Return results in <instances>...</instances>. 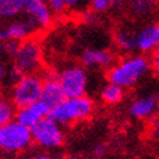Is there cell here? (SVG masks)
<instances>
[{"label": "cell", "instance_id": "6da1fadb", "mask_svg": "<svg viewBox=\"0 0 159 159\" xmlns=\"http://www.w3.org/2000/svg\"><path fill=\"white\" fill-rule=\"evenodd\" d=\"M150 69H152V62L145 56L133 54L114 63V66L109 69L106 76L109 83L125 89L137 84L149 73Z\"/></svg>", "mask_w": 159, "mask_h": 159}, {"label": "cell", "instance_id": "7a4b0ae2", "mask_svg": "<svg viewBox=\"0 0 159 159\" xmlns=\"http://www.w3.org/2000/svg\"><path fill=\"white\" fill-rule=\"evenodd\" d=\"M93 111V101L89 97L83 96L76 98H66L60 106L52 109L48 116L60 125H69L91 118Z\"/></svg>", "mask_w": 159, "mask_h": 159}, {"label": "cell", "instance_id": "3957f363", "mask_svg": "<svg viewBox=\"0 0 159 159\" xmlns=\"http://www.w3.org/2000/svg\"><path fill=\"white\" fill-rule=\"evenodd\" d=\"M44 79L38 74L25 75L9 91V100L16 109L27 107L40 101Z\"/></svg>", "mask_w": 159, "mask_h": 159}, {"label": "cell", "instance_id": "277c9868", "mask_svg": "<svg viewBox=\"0 0 159 159\" xmlns=\"http://www.w3.org/2000/svg\"><path fill=\"white\" fill-rule=\"evenodd\" d=\"M34 142L29 127L13 120L0 127V149L7 153H21Z\"/></svg>", "mask_w": 159, "mask_h": 159}, {"label": "cell", "instance_id": "5b68a950", "mask_svg": "<svg viewBox=\"0 0 159 159\" xmlns=\"http://www.w3.org/2000/svg\"><path fill=\"white\" fill-rule=\"evenodd\" d=\"M57 79L67 98L83 97L88 88V73L87 69L80 65H70L63 67Z\"/></svg>", "mask_w": 159, "mask_h": 159}, {"label": "cell", "instance_id": "8992f818", "mask_svg": "<svg viewBox=\"0 0 159 159\" xmlns=\"http://www.w3.org/2000/svg\"><path fill=\"white\" fill-rule=\"evenodd\" d=\"M42 47L34 38H29L20 43L17 54L13 58V65L25 75L36 74L42 65Z\"/></svg>", "mask_w": 159, "mask_h": 159}, {"label": "cell", "instance_id": "52a82bcc", "mask_svg": "<svg viewBox=\"0 0 159 159\" xmlns=\"http://www.w3.org/2000/svg\"><path fill=\"white\" fill-rule=\"evenodd\" d=\"M30 129L33 133L34 142L43 149L60 148L63 144V140H65L60 124H57L49 116L42 119L40 122Z\"/></svg>", "mask_w": 159, "mask_h": 159}, {"label": "cell", "instance_id": "ba28073f", "mask_svg": "<svg viewBox=\"0 0 159 159\" xmlns=\"http://www.w3.org/2000/svg\"><path fill=\"white\" fill-rule=\"evenodd\" d=\"M22 17L36 31L39 29H47L52 25L53 12L45 0H26Z\"/></svg>", "mask_w": 159, "mask_h": 159}, {"label": "cell", "instance_id": "9c48e42d", "mask_svg": "<svg viewBox=\"0 0 159 159\" xmlns=\"http://www.w3.org/2000/svg\"><path fill=\"white\" fill-rule=\"evenodd\" d=\"M33 33H35V30L30 26V23L23 17H20L0 26V40L21 43L29 39Z\"/></svg>", "mask_w": 159, "mask_h": 159}, {"label": "cell", "instance_id": "30bf717a", "mask_svg": "<svg viewBox=\"0 0 159 159\" xmlns=\"http://www.w3.org/2000/svg\"><path fill=\"white\" fill-rule=\"evenodd\" d=\"M49 113H51V107L48 105H45L43 101H38L27 107L17 109L14 115V120L29 127V128H33L42 119L48 116Z\"/></svg>", "mask_w": 159, "mask_h": 159}, {"label": "cell", "instance_id": "8fae6325", "mask_svg": "<svg viewBox=\"0 0 159 159\" xmlns=\"http://www.w3.org/2000/svg\"><path fill=\"white\" fill-rule=\"evenodd\" d=\"M80 61L85 69H106L114 66L115 57L109 49L88 48L82 53Z\"/></svg>", "mask_w": 159, "mask_h": 159}, {"label": "cell", "instance_id": "7c38bea8", "mask_svg": "<svg viewBox=\"0 0 159 159\" xmlns=\"http://www.w3.org/2000/svg\"><path fill=\"white\" fill-rule=\"evenodd\" d=\"M66 98L67 97L62 89L57 76H48L44 79L40 101H43L45 105H48L52 110L54 107L60 106Z\"/></svg>", "mask_w": 159, "mask_h": 159}, {"label": "cell", "instance_id": "4fadbf2b", "mask_svg": "<svg viewBox=\"0 0 159 159\" xmlns=\"http://www.w3.org/2000/svg\"><path fill=\"white\" fill-rule=\"evenodd\" d=\"M159 45V23H149L137 30V49L141 53H150Z\"/></svg>", "mask_w": 159, "mask_h": 159}, {"label": "cell", "instance_id": "5bb4252c", "mask_svg": "<svg viewBox=\"0 0 159 159\" xmlns=\"http://www.w3.org/2000/svg\"><path fill=\"white\" fill-rule=\"evenodd\" d=\"M115 44L125 53H133L137 49V29L131 25H122L115 31Z\"/></svg>", "mask_w": 159, "mask_h": 159}, {"label": "cell", "instance_id": "9a60e30c", "mask_svg": "<svg viewBox=\"0 0 159 159\" xmlns=\"http://www.w3.org/2000/svg\"><path fill=\"white\" fill-rule=\"evenodd\" d=\"M157 105V98L153 96L140 97L136 98L129 105V114L137 119H145L154 113Z\"/></svg>", "mask_w": 159, "mask_h": 159}, {"label": "cell", "instance_id": "2e32d148", "mask_svg": "<svg viewBox=\"0 0 159 159\" xmlns=\"http://www.w3.org/2000/svg\"><path fill=\"white\" fill-rule=\"evenodd\" d=\"M26 0H0V21L9 22L22 17Z\"/></svg>", "mask_w": 159, "mask_h": 159}, {"label": "cell", "instance_id": "e0dca14e", "mask_svg": "<svg viewBox=\"0 0 159 159\" xmlns=\"http://www.w3.org/2000/svg\"><path fill=\"white\" fill-rule=\"evenodd\" d=\"M157 7V0H127V8L136 18H148Z\"/></svg>", "mask_w": 159, "mask_h": 159}, {"label": "cell", "instance_id": "ac0fdd59", "mask_svg": "<svg viewBox=\"0 0 159 159\" xmlns=\"http://www.w3.org/2000/svg\"><path fill=\"white\" fill-rule=\"evenodd\" d=\"M100 97H101L102 102H105L106 105H116L123 100L124 89L122 87L115 85L113 83H107L102 87Z\"/></svg>", "mask_w": 159, "mask_h": 159}, {"label": "cell", "instance_id": "d6986e66", "mask_svg": "<svg viewBox=\"0 0 159 159\" xmlns=\"http://www.w3.org/2000/svg\"><path fill=\"white\" fill-rule=\"evenodd\" d=\"M125 0H89V8L94 13H105L109 11L120 9Z\"/></svg>", "mask_w": 159, "mask_h": 159}, {"label": "cell", "instance_id": "ffe728a7", "mask_svg": "<svg viewBox=\"0 0 159 159\" xmlns=\"http://www.w3.org/2000/svg\"><path fill=\"white\" fill-rule=\"evenodd\" d=\"M16 107L12 101L0 93V127L12 122L16 115Z\"/></svg>", "mask_w": 159, "mask_h": 159}, {"label": "cell", "instance_id": "44dd1931", "mask_svg": "<svg viewBox=\"0 0 159 159\" xmlns=\"http://www.w3.org/2000/svg\"><path fill=\"white\" fill-rule=\"evenodd\" d=\"M23 76H25V74H23L20 69H17V67L13 65L12 67H9V70H8V75H7V82H5V84L12 88V87L17 84Z\"/></svg>", "mask_w": 159, "mask_h": 159}, {"label": "cell", "instance_id": "7402d4cb", "mask_svg": "<svg viewBox=\"0 0 159 159\" xmlns=\"http://www.w3.org/2000/svg\"><path fill=\"white\" fill-rule=\"evenodd\" d=\"M65 3L69 11L83 13L85 8L89 5V0H65Z\"/></svg>", "mask_w": 159, "mask_h": 159}, {"label": "cell", "instance_id": "603a6c76", "mask_svg": "<svg viewBox=\"0 0 159 159\" xmlns=\"http://www.w3.org/2000/svg\"><path fill=\"white\" fill-rule=\"evenodd\" d=\"M20 43L18 42H4L3 45V56L5 58H11L13 60L14 56L17 54Z\"/></svg>", "mask_w": 159, "mask_h": 159}, {"label": "cell", "instance_id": "cb8c5ba5", "mask_svg": "<svg viewBox=\"0 0 159 159\" xmlns=\"http://www.w3.org/2000/svg\"><path fill=\"white\" fill-rule=\"evenodd\" d=\"M47 4L49 5L51 11L56 14H62L63 12L67 11V7L65 0H45Z\"/></svg>", "mask_w": 159, "mask_h": 159}, {"label": "cell", "instance_id": "d4e9b609", "mask_svg": "<svg viewBox=\"0 0 159 159\" xmlns=\"http://www.w3.org/2000/svg\"><path fill=\"white\" fill-rule=\"evenodd\" d=\"M8 70H9V67L7 66V63L0 60V88H2V87L5 84V82H7Z\"/></svg>", "mask_w": 159, "mask_h": 159}, {"label": "cell", "instance_id": "484cf974", "mask_svg": "<svg viewBox=\"0 0 159 159\" xmlns=\"http://www.w3.org/2000/svg\"><path fill=\"white\" fill-rule=\"evenodd\" d=\"M14 159H52L48 154H33V155H22Z\"/></svg>", "mask_w": 159, "mask_h": 159}, {"label": "cell", "instance_id": "4316f807", "mask_svg": "<svg viewBox=\"0 0 159 159\" xmlns=\"http://www.w3.org/2000/svg\"><path fill=\"white\" fill-rule=\"evenodd\" d=\"M152 69L154 71V74L159 76V57H157V56H154L152 60Z\"/></svg>", "mask_w": 159, "mask_h": 159}, {"label": "cell", "instance_id": "83f0119b", "mask_svg": "<svg viewBox=\"0 0 159 159\" xmlns=\"http://www.w3.org/2000/svg\"><path fill=\"white\" fill-rule=\"evenodd\" d=\"M105 152H106V148L104 145H97V146H94V149H93V154L96 157H102L105 154Z\"/></svg>", "mask_w": 159, "mask_h": 159}, {"label": "cell", "instance_id": "f1b7e54d", "mask_svg": "<svg viewBox=\"0 0 159 159\" xmlns=\"http://www.w3.org/2000/svg\"><path fill=\"white\" fill-rule=\"evenodd\" d=\"M3 45H4V42L0 40V56H3Z\"/></svg>", "mask_w": 159, "mask_h": 159}, {"label": "cell", "instance_id": "f546056e", "mask_svg": "<svg viewBox=\"0 0 159 159\" xmlns=\"http://www.w3.org/2000/svg\"><path fill=\"white\" fill-rule=\"evenodd\" d=\"M154 56H157V57H159V45L157 47V49L154 51Z\"/></svg>", "mask_w": 159, "mask_h": 159}, {"label": "cell", "instance_id": "4dcf8cb0", "mask_svg": "<svg viewBox=\"0 0 159 159\" xmlns=\"http://www.w3.org/2000/svg\"><path fill=\"white\" fill-rule=\"evenodd\" d=\"M155 98H157V104L159 105V92H158V94H157V97H155Z\"/></svg>", "mask_w": 159, "mask_h": 159}]
</instances>
